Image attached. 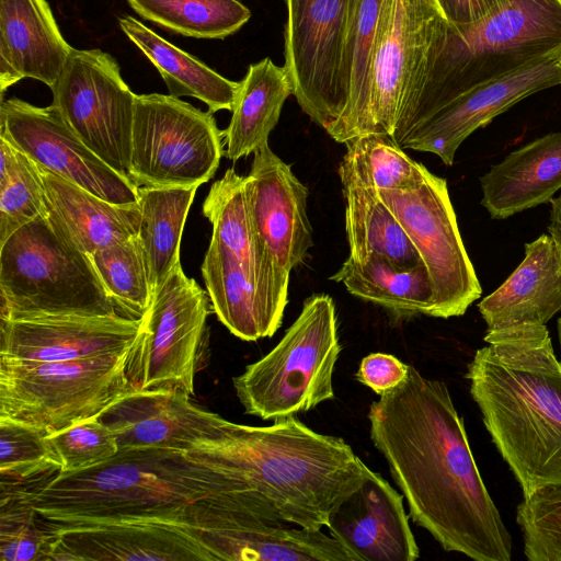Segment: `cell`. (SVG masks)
Returning <instances> with one entry per match:
<instances>
[{
	"label": "cell",
	"instance_id": "obj_1",
	"mask_svg": "<svg viewBox=\"0 0 561 561\" xmlns=\"http://www.w3.org/2000/svg\"><path fill=\"white\" fill-rule=\"evenodd\" d=\"M368 420L371 442L415 524L445 551L476 561H511V535L445 382L409 365L407 377L370 404Z\"/></svg>",
	"mask_w": 561,
	"mask_h": 561
},
{
	"label": "cell",
	"instance_id": "obj_2",
	"mask_svg": "<svg viewBox=\"0 0 561 561\" xmlns=\"http://www.w3.org/2000/svg\"><path fill=\"white\" fill-rule=\"evenodd\" d=\"M224 495L242 507L224 463L191 451L127 448L96 466L58 472L33 505L51 527L139 520L198 528Z\"/></svg>",
	"mask_w": 561,
	"mask_h": 561
},
{
	"label": "cell",
	"instance_id": "obj_3",
	"mask_svg": "<svg viewBox=\"0 0 561 561\" xmlns=\"http://www.w3.org/2000/svg\"><path fill=\"white\" fill-rule=\"evenodd\" d=\"M466 378L524 499L561 484V365L546 325L486 332Z\"/></svg>",
	"mask_w": 561,
	"mask_h": 561
},
{
	"label": "cell",
	"instance_id": "obj_4",
	"mask_svg": "<svg viewBox=\"0 0 561 561\" xmlns=\"http://www.w3.org/2000/svg\"><path fill=\"white\" fill-rule=\"evenodd\" d=\"M561 54V0H503L480 23H448L392 139L466 91Z\"/></svg>",
	"mask_w": 561,
	"mask_h": 561
},
{
	"label": "cell",
	"instance_id": "obj_5",
	"mask_svg": "<svg viewBox=\"0 0 561 561\" xmlns=\"http://www.w3.org/2000/svg\"><path fill=\"white\" fill-rule=\"evenodd\" d=\"M0 319L119 314L90 256L55 229L47 215L0 244Z\"/></svg>",
	"mask_w": 561,
	"mask_h": 561
},
{
	"label": "cell",
	"instance_id": "obj_6",
	"mask_svg": "<svg viewBox=\"0 0 561 561\" xmlns=\"http://www.w3.org/2000/svg\"><path fill=\"white\" fill-rule=\"evenodd\" d=\"M341 350L332 298H307L277 345L232 379L244 413L276 420L333 399L332 377Z\"/></svg>",
	"mask_w": 561,
	"mask_h": 561
},
{
	"label": "cell",
	"instance_id": "obj_7",
	"mask_svg": "<svg viewBox=\"0 0 561 561\" xmlns=\"http://www.w3.org/2000/svg\"><path fill=\"white\" fill-rule=\"evenodd\" d=\"M127 353L56 362L0 356V417L48 435L99 417L131 389L125 376Z\"/></svg>",
	"mask_w": 561,
	"mask_h": 561
},
{
	"label": "cell",
	"instance_id": "obj_8",
	"mask_svg": "<svg viewBox=\"0 0 561 561\" xmlns=\"http://www.w3.org/2000/svg\"><path fill=\"white\" fill-rule=\"evenodd\" d=\"M224 130L180 98L136 94L128 178L138 187H198L214 178Z\"/></svg>",
	"mask_w": 561,
	"mask_h": 561
},
{
	"label": "cell",
	"instance_id": "obj_9",
	"mask_svg": "<svg viewBox=\"0 0 561 561\" xmlns=\"http://www.w3.org/2000/svg\"><path fill=\"white\" fill-rule=\"evenodd\" d=\"M213 311L208 293L176 264L154 289L139 333L128 350L125 376L135 390H182L194 394Z\"/></svg>",
	"mask_w": 561,
	"mask_h": 561
},
{
	"label": "cell",
	"instance_id": "obj_10",
	"mask_svg": "<svg viewBox=\"0 0 561 561\" xmlns=\"http://www.w3.org/2000/svg\"><path fill=\"white\" fill-rule=\"evenodd\" d=\"M354 1L285 0L284 67L300 108L325 130L348 100L345 50Z\"/></svg>",
	"mask_w": 561,
	"mask_h": 561
},
{
	"label": "cell",
	"instance_id": "obj_11",
	"mask_svg": "<svg viewBox=\"0 0 561 561\" xmlns=\"http://www.w3.org/2000/svg\"><path fill=\"white\" fill-rule=\"evenodd\" d=\"M448 21L437 0H383L371 59L365 135L392 137L420 91Z\"/></svg>",
	"mask_w": 561,
	"mask_h": 561
},
{
	"label": "cell",
	"instance_id": "obj_12",
	"mask_svg": "<svg viewBox=\"0 0 561 561\" xmlns=\"http://www.w3.org/2000/svg\"><path fill=\"white\" fill-rule=\"evenodd\" d=\"M50 90L51 104L71 130L128 178L136 94L116 60L101 49L72 48Z\"/></svg>",
	"mask_w": 561,
	"mask_h": 561
},
{
	"label": "cell",
	"instance_id": "obj_13",
	"mask_svg": "<svg viewBox=\"0 0 561 561\" xmlns=\"http://www.w3.org/2000/svg\"><path fill=\"white\" fill-rule=\"evenodd\" d=\"M378 193L427 268L434 291L432 317L465 314L482 288L463 245L446 180L430 173L416 188Z\"/></svg>",
	"mask_w": 561,
	"mask_h": 561
},
{
	"label": "cell",
	"instance_id": "obj_14",
	"mask_svg": "<svg viewBox=\"0 0 561 561\" xmlns=\"http://www.w3.org/2000/svg\"><path fill=\"white\" fill-rule=\"evenodd\" d=\"M0 135L44 170L114 204L138 203V186L99 158L71 130L57 108L18 98L2 99Z\"/></svg>",
	"mask_w": 561,
	"mask_h": 561
},
{
	"label": "cell",
	"instance_id": "obj_15",
	"mask_svg": "<svg viewBox=\"0 0 561 561\" xmlns=\"http://www.w3.org/2000/svg\"><path fill=\"white\" fill-rule=\"evenodd\" d=\"M560 56L466 91L393 140L402 149L434 153L446 165H451L457 149L474 130L523 99L561 84Z\"/></svg>",
	"mask_w": 561,
	"mask_h": 561
},
{
	"label": "cell",
	"instance_id": "obj_16",
	"mask_svg": "<svg viewBox=\"0 0 561 561\" xmlns=\"http://www.w3.org/2000/svg\"><path fill=\"white\" fill-rule=\"evenodd\" d=\"M113 432L119 449L167 448L190 451L215 439L227 422L191 401L182 390L130 389L99 416Z\"/></svg>",
	"mask_w": 561,
	"mask_h": 561
},
{
	"label": "cell",
	"instance_id": "obj_17",
	"mask_svg": "<svg viewBox=\"0 0 561 561\" xmlns=\"http://www.w3.org/2000/svg\"><path fill=\"white\" fill-rule=\"evenodd\" d=\"M141 319L122 314H59L0 319V356L77 360L127 352Z\"/></svg>",
	"mask_w": 561,
	"mask_h": 561
},
{
	"label": "cell",
	"instance_id": "obj_18",
	"mask_svg": "<svg viewBox=\"0 0 561 561\" xmlns=\"http://www.w3.org/2000/svg\"><path fill=\"white\" fill-rule=\"evenodd\" d=\"M245 193L257 238L287 271L305 262L312 247L307 187L268 147L253 152Z\"/></svg>",
	"mask_w": 561,
	"mask_h": 561
},
{
	"label": "cell",
	"instance_id": "obj_19",
	"mask_svg": "<svg viewBox=\"0 0 561 561\" xmlns=\"http://www.w3.org/2000/svg\"><path fill=\"white\" fill-rule=\"evenodd\" d=\"M327 527L354 561H414L420 557L403 495L369 468L359 485L333 508Z\"/></svg>",
	"mask_w": 561,
	"mask_h": 561
},
{
	"label": "cell",
	"instance_id": "obj_20",
	"mask_svg": "<svg viewBox=\"0 0 561 561\" xmlns=\"http://www.w3.org/2000/svg\"><path fill=\"white\" fill-rule=\"evenodd\" d=\"M50 560H214L192 527L161 522H112L53 527Z\"/></svg>",
	"mask_w": 561,
	"mask_h": 561
},
{
	"label": "cell",
	"instance_id": "obj_21",
	"mask_svg": "<svg viewBox=\"0 0 561 561\" xmlns=\"http://www.w3.org/2000/svg\"><path fill=\"white\" fill-rule=\"evenodd\" d=\"M213 312L237 337L257 341L279 329L287 305L288 271L256 276L210 241L201 266Z\"/></svg>",
	"mask_w": 561,
	"mask_h": 561
},
{
	"label": "cell",
	"instance_id": "obj_22",
	"mask_svg": "<svg viewBox=\"0 0 561 561\" xmlns=\"http://www.w3.org/2000/svg\"><path fill=\"white\" fill-rule=\"evenodd\" d=\"M195 533L214 560L354 561L334 537L321 529L273 524L234 512L216 515L208 527Z\"/></svg>",
	"mask_w": 561,
	"mask_h": 561
},
{
	"label": "cell",
	"instance_id": "obj_23",
	"mask_svg": "<svg viewBox=\"0 0 561 561\" xmlns=\"http://www.w3.org/2000/svg\"><path fill=\"white\" fill-rule=\"evenodd\" d=\"M486 332L546 325L561 311V248L541 234L508 278L478 305Z\"/></svg>",
	"mask_w": 561,
	"mask_h": 561
},
{
	"label": "cell",
	"instance_id": "obj_24",
	"mask_svg": "<svg viewBox=\"0 0 561 561\" xmlns=\"http://www.w3.org/2000/svg\"><path fill=\"white\" fill-rule=\"evenodd\" d=\"M72 47L46 0H0V88L31 78L49 88Z\"/></svg>",
	"mask_w": 561,
	"mask_h": 561
},
{
	"label": "cell",
	"instance_id": "obj_25",
	"mask_svg": "<svg viewBox=\"0 0 561 561\" xmlns=\"http://www.w3.org/2000/svg\"><path fill=\"white\" fill-rule=\"evenodd\" d=\"M482 206L505 219L550 202L561 190V131L543 135L510 152L480 179Z\"/></svg>",
	"mask_w": 561,
	"mask_h": 561
},
{
	"label": "cell",
	"instance_id": "obj_26",
	"mask_svg": "<svg viewBox=\"0 0 561 561\" xmlns=\"http://www.w3.org/2000/svg\"><path fill=\"white\" fill-rule=\"evenodd\" d=\"M39 170L47 196V217L72 247L90 255L137 236L138 203L114 204L53 172Z\"/></svg>",
	"mask_w": 561,
	"mask_h": 561
},
{
	"label": "cell",
	"instance_id": "obj_27",
	"mask_svg": "<svg viewBox=\"0 0 561 561\" xmlns=\"http://www.w3.org/2000/svg\"><path fill=\"white\" fill-rule=\"evenodd\" d=\"M293 93L284 66L275 65L268 57L251 64L239 81L231 119L224 130L225 156L237 161L267 144L283 105Z\"/></svg>",
	"mask_w": 561,
	"mask_h": 561
},
{
	"label": "cell",
	"instance_id": "obj_28",
	"mask_svg": "<svg viewBox=\"0 0 561 561\" xmlns=\"http://www.w3.org/2000/svg\"><path fill=\"white\" fill-rule=\"evenodd\" d=\"M118 23L129 41L157 68L170 95L198 99L213 114L232 110L239 82L222 77L133 16H122Z\"/></svg>",
	"mask_w": 561,
	"mask_h": 561
},
{
	"label": "cell",
	"instance_id": "obj_29",
	"mask_svg": "<svg viewBox=\"0 0 561 561\" xmlns=\"http://www.w3.org/2000/svg\"><path fill=\"white\" fill-rule=\"evenodd\" d=\"M330 279L399 317H432L434 291L424 264L402 270L379 255L362 260L348 256Z\"/></svg>",
	"mask_w": 561,
	"mask_h": 561
},
{
	"label": "cell",
	"instance_id": "obj_30",
	"mask_svg": "<svg viewBox=\"0 0 561 561\" xmlns=\"http://www.w3.org/2000/svg\"><path fill=\"white\" fill-rule=\"evenodd\" d=\"M203 214L213 226L210 241L228 250L248 272L270 276L287 271L255 233L245 193V176L232 168L228 169L211 185L203 204Z\"/></svg>",
	"mask_w": 561,
	"mask_h": 561
},
{
	"label": "cell",
	"instance_id": "obj_31",
	"mask_svg": "<svg viewBox=\"0 0 561 561\" xmlns=\"http://www.w3.org/2000/svg\"><path fill=\"white\" fill-rule=\"evenodd\" d=\"M345 197V230L350 256L362 260L383 256L396 267L424 264L404 228L375 188L348 187Z\"/></svg>",
	"mask_w": 561,
	"mask_h": 561
},
{
	"label": "cell",
	"instance_id": "obj_32",
	"mask_svg": "<svg viewBox=\"0 0 561 561\" xmlns=\"http://www.w3.org/2000/svg\"><path fill=\"white\" fill-rule=\"evenodd\" d=\"M197 188L138 187L140 224L137 238L153 291L180 263L181 238Z\"/></svg>",
	"mask_w": 561,
	"mask_h": 561
},
{
	"label": "cell",
	"instance_id": "obj_33",
	"mask_svg": "<svg viewBox=\"0 0 561 561\" xmlns=\"http://www.w3.org/2000/svg\"><path fill=\"white\" fill-rule=\"evenodd\" d=\"M382 4L383 0L354 1L345 50L348 100L343 114L325 130L337 142L365 135L371 59Z\"/></svg>",
	"mask_w": 561,
	"mask_h": 561
},
{
	"label": "cell",
	"instance_id": "obj_34",
	"mask_svg": "<svg viewBox=\"0 0 561 561\" xmlns=\"http://www.w3.org/2000/svg\"><path fill=\"white\" fill-rule=\"evenodd\" d=\"M345 146L346 152L339 168L343 190L408 191L419 187L431 173L388 135L359 136L347 140Z\"/></svg>",
	"mask_w": 561,
	"mask_h": 561
},
{
	"label": "cell",
	"instance_id": "obj_35",
	"mask_svg": "<svg viewBox=\"0 0 561 561\" xmlns=\"http://www.w3.org/2000/svg\"><path fill=\"white\" fill-rule=\"evenodd\" d=\"M142 19L195 38H226L251 18L238 0H126Z\"/></svg>",
	"mask_w": 561,
	"mask_h": 561
},
{
	"label": "cell",
	"instance_id": "obj_36",
	"mask_svg": "<svg viewBox=\"0 0 561 561\" xmlns=\"http://www.w3.org/2000/svg\"><path fill=\"white\" fill-rule=\"evenodd\" d=\"M34 483L1 484V561L50 560L56 534L36 512Z\"/></svg>",
	"mask_w": 561,
	"mask_h": 561
},
{
	"label": "cell",
	"instance_id": "obj_37",
	"mask_svg": "<svg viewBox=\"0 0 561 561\" xmlns=\"http://www.w3.org/2000/svg\"><path fill=\"white\" fill-rule=\"evenodd\" d=\"M44 215L47 196L39 167L0 135V244Z\"/></svg>",
	"mask_w": 561,
	"mask_h": 561
},
{
	"label": "cell",
	"instance_id": "obj_38",
	"mask_svg": "<svg viewBox=\"0 0 561 561\" xmlns=\"http://www.w3.org/2000/svg\"><path fill=\"white\" fill-rule=\"evenodd\" d=\"M89 256L117 312L140 320L149 309L153 288L137 236L104 247Z\"/></svg>",
	"mask_w": 561,
	"mask_h": 561
},
{
	"label": "cell",
	"instance_id": "obj_39",
	"mask_svg": "<svg viewBox=\"0 0 561 561\" xmlns=\"http://www.w3.org/2000/svg\"><path fill=\"white\" fill-rule=\"evenodd\" d=\"M48 434L34 425L0 417L1 482H18L56 474L61 465Z\"/></svg>",
	"mask_w": 561,
	"mask_h": 561
},
{
	"label": "cell",
	"instance_id": "obj_40",
	"mask_svg": "<svg viewBox=\"0 0 561 561\" xmlns=\"http://www.w3.org/2000/svg\"><path fill=\"white\" fill-rule=\"evenodd\" d=\"M523 551L530 561H561V484L524 499L516 510Z\"/></svg>",
	"mask_w": 561,
	"mask_h": 561
},
{
	"label": "cell",
	"instance_id": "obj_41",
	"mask_svg": "<svg viewBox=\"0 0 561 561\" xmlns=\"http://www.w3.org/2000/svg\"><path fill=\"white\" fill-rule=\"evenodd\" d=\"M47 437L61 465L60 472L96 466L118 451L116 437L99 417L77 422Z\"/></svg>",
	"mask_w": 561,
	"mask_h": 561
},
{
	"label": "cell",
	"instance_id": "obj_42",
	"mask_svg": "<svg viewBox=\"0 0 561 561\" xmlns=\"http://www.w3.org/2000/svg\"><path fill=\"white\" fill-rule=\"evenodd\" d=\"M409 365L396 356L386 353H371L362 359L355 377L360 383L380 396L399 385L407 377Z\"/></svg>",
	"mask_w": 561,
	"mask_h": 561
},
{
	"label": "cell",
	"instance_id": "obj_43",
	"mask_svg": "<svg viewBox=\"0 0 561 561\" xmlns=\"http://www.w3.org/2000/svg\"><path fill=\"white\" fill-rule=\"evenodd\" d=\"M450 25L462 27L485 20L502 4L503 0H437Z\"/></svg>",
	"mask_w": 561,
	"mask_h": 561
},
{
	"label": "cell",
	"instance_id": "obj_44",
	"mask_svg": "<svg viewBox=\"0 0 561 561\" xmlns=\"http://www.w3.org/2000/svg\"><path fill=\"white\" fill-rule=\"evenodd\" d=\"M551 213L548 231L561 248V195L550 201Z\"/></svg>",
	"mask_w": 561,
	"mask_h": 561
},
{
	"label": "cell",
	"instance_id": "obj_45",
	"mask_svg": "<svg viewBox=\"0 0 561 561\" xmlns=\"http://www.w3.org/2000/svg\"><path fill=\"white\" fill-rule=\"evenodd\" d=\"M558 337H559L560 348H561V317L558 319ZM559 362L561 365V359Z\"/></svg>",
	"mask_w": 561,
	"mask_h": 561
},
{
	"label": "cell",
	"instance_id": "obj_46",
	"mask_svg": "<svg viewBox=\"0 0 561 561\" xmlns=\"http://www.w3.org/2000/svg\"><path fill=\"white\" fill-rule=\"evenodd\" d=\"M558 64H559V66L561 67V56H560V58L558 59Z\"/></svg>",
	"mask_w": 561,
	"mask_h": 561
}]
</instances>
